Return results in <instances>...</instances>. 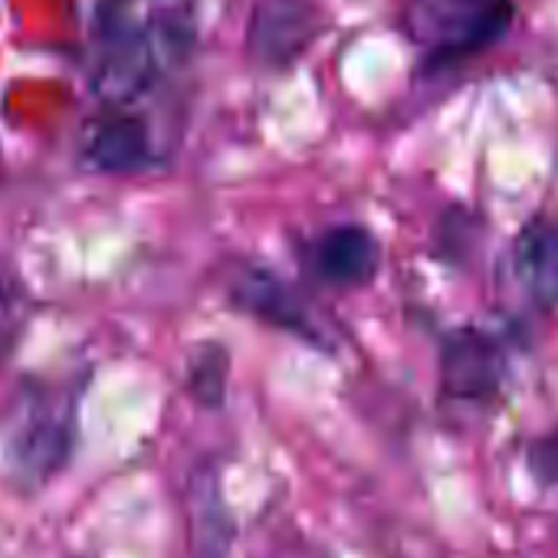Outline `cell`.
<instances>
[{
  "label": "cell",
  "instance_id": "1",
  "mask_svg": "<svg viewBox=\"0 0 558 558\" xmlns=\"http://www.w3.org/2000/svg\"><path fill=\"white\" fill-rule=\"evenodd\" d=\"M76 391L57 381H27L0 421V463L21 486L50 483L76 447Z\"/></svg>",
  "mask_w": 558,
  "mask_h": 558
},
{
  "label": "cell",
  "instance_id": "2",
  "mask_svg": "<svg viewBox=\"0 0 558 558\" xmlns=\"http://www.w3.org/2000/svg\"><path fill=\"white\" fill-rule=\"evenodd\" d=\"M512 21V0H408L401 14L404 34L430 73L496 47Z\"/></svg>",
  "mask_w": 558,
  "mask_h": 558
},
{
  "label": "cell",
  "instance_id": "3",
  "mask_svg": "<svg viewBox=\"0 0 558 558\" xmlns=\"http://www.w3.org/2000/svg\"><path fill=\"white\" fill-rule=\"evenodd\" d=\"M509 375V355L502 339L460 326L444 336L440 345V391L460 404H489L502 395Z\"/></svg>",
  "mask_w": 558,
  "mask_h": 558
},
{
  "label": "cell",
  "instance_id": "4",
  "mask_svg": "<svg viewBox=\"0 0 558 558\" xmlns=\"http://www.w3.org/2000/svg\"><path fill=\"white\" fill-rule=\"evenodd\" d=\"M230 303L243 310L246 316L290 332L313 349H332V339L313 306L287 283L283 276H276L266 266H240L230 279Z\"/></svg>",
  "mask_w": 558,
  "mask_h": 558
},
{
  "label": "cell",
  "instance_id": "5",
  "mask_svg": "<svg viewBox=\"0 0 558 558\" xmlns=\"http://www.w3.org/2000/svg\"><path fill=\"white\" fill-rule=\"evenodd\" d=\"M319 8L313 0H256L246 57L263 70H290L319 40Z\"/></svg>",
  "mask_w": 558,
  "mask_h": 558
},
{
  "label": "cell",
  "instance_id": "6",
  "mask_svg": "<svg viewBox=\"0 0 558 558\" xmlns=\"http://www.w3.org/2000/svg\"><path fill=\"white\" fill-rule=\"evenodd\" d=\"M306 272L332 290L368 287L381 269V243L365 223H336L303 250Z\"/></svg>",
  "mask_w": 558,
  "mask_h": 558
},
{
  "label": "cell",
  "instance_id": "7",
  "mask_svg": "<svg viewBox=\"0 0 558 558\" xmlns=\"http://www.w3.org/2000/svg\"><path fill=\"white\" fill-rule=\"evenodd\" d=\"M83 158L96 171L129 174L158 165L151 129L129 106H106L83 132Z\"/></svg>",
  "mask_w": 558,
  "mask_h": 558
},
{
  "label": "cell",
  "instance_id": "8",
  "mask_svg": "<svg viewBox=\"0 0 558 558\" xmlns=\"http://www.w3.org/2000/svg\"><path fill=\"white\" fill-rule=\"evenodd\" d=\"M512 279L519 293L538 313L558 310V223L548 217H532L512 240L509 253Z\"/></svg>",
  "mask_w": 558,
  "mask_h": 558
},
{
  "label": "cell",
  "instance_id": "9",
  "mask_svg": "<svg viewBox=\"0 0 558 558\" xmlns=\"http://www.w3.org/2000/svg\"><path fill=\"white\" fill-rule=\"evenodd\" d=\"M187 525L191 548L197 558H223L233 538V519L223 506L217 473L204 470L191 480L187 489Z\"/></svg>",
  "mask_w": 558,
  "mask_h": 558
},
{
  "label": "cell",
  "instance_id": "10",
  "mask_svg": "<svg viewBox=\"0 0 558 558\" xmlns=\"http://www.w3.org/2000/svg\"><path fill=\"white\" fill-rule=\"evenodd\" d=\"M227 372H230V355L217 342H204L191 362H187V391L201 408L217 411L227 395Z\"/></svg>",
  "mask_w": 558,
  "mask_h": 558
},
{
  "label": "cell",
  "instance_id": "11",
  "mask_svg": "<svg viewBox=\"0 0 558 558\" xmlns=\"http://www.w3.org/2000/svg\"><path fill=\"white\" fill-rule=\"evenodd\" d=\"M31 300L11 266L0 263V359H4L27 329Z\"/></svg>",
  "mask_w": 558,
  "mask_h": 558
},
{
  "label": "cell",
  "instance_id": "12",
  "mask_svg": "<svg viewBox=\"0 0 558 558\" xmlns=\"http://www.w3.org/2000/svg\"><path fill=\"white\" fill-rule=\"evenodd\" d=\"M525 470H529V476L538 486L558 489V424L529 440V447H525Z\"/></svg>",
  "mask_w": 558,
  "mask_h": 558
}]
</instances>
